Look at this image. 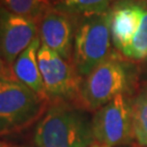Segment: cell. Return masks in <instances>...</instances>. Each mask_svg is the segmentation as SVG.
<instances>
[{"mask_svg": "<svg viewBox=\"0 0 147 147\" xmlns=\"http://www.w3.org/2000/svg\"><path fill=\"white\" fill-rule=\"evenodd\" d=\"M0 147H10V145H9V144H7V143L1 142V141H0Z\"/></svg>", "mask_w": 147, "mask_h": 147, "instance_id": "cell-17", "label": "cell"}, {"mask_svg": "<svg viewBox=\"0 0 147 147\" xmlns=\"http://www.w3.org/2000/svg\"><path fill=\"white\" fill-rule=\"evenodd\" d=\"M0 7H1V0H0Z\"/></svg>", "mask_w": 147, "mask_h": 147, "instance_id": "cell-18", "label": "cell"}, {"mask_svg": "<svg viewBox=\"0 0 147 147\" xmlns=\"http://www.w3.org/2000/svg\"><path fill=\"white\" fill-rule=\"evenodd\" d=\"M94 142L115 147L130 144L134 138L132 124V104L124 94L116 96L102 106L92 119Z\"/></svg>", "mask_w": 147, "mask_h": 147, "instance_id": "cell-6", "label": "cell"}, {"mask_svg": "<svg viewBox=\"0 0 147 147\" xmlns=\"http://www.w3.org/2000/svg\"><path fill=\"white\" fill-rule=\"evenodd\" d=\"M88 147H108V146H106V145H102V144H99V143L94 142L93 144H90Z\"/></svg>", "mask_w": 147, "mask_h": 147, "instance_id": "cell-16", "label": "cell"}, {"mask_svg": "<svg viewBox=\"0 0 147 147\" xmlns=\"http://www.w3.org/2000/svg\"><path fill=\"white\" fill-rule=\"evenodd\" d=\"M49 104L18 80L0 79V135L32 125L42 118Z\"/></svg>", "mask_w": 147, "mask_h": 147, "instance_id": "cell-2", "label": "cell"}, {"mask_svg": "<svg viewBox=\"0 0 147 147\" xmlns=\"http://www.w3.org/2000/svg\"><path fill=\"white\" fill-rule=\"evenodd\" d=\"M38 36V23L0 7V56L11 67Z\"/></svg>", "mask_w": 147, "mask_h": 147, "instance_id": "cell-8", "label": "cell"}, {"mask_svg": "<svg viewBox=\"0 0 147 147\" xmlns=\"http://www.w3.org/2000/svg\"><path fill=\"white\" fill-rule=\"evenodd\" d=\"M55 5L53 0H1V7L14 14L36 21Z\"/></svg>", "mask_w": 147, "mask_h": 147, "instance_id": "cell-11", "label": "cell"}, {"mask_svg": "<svg viewBox=\"0 0 147 147\" xmlns=\"http://www.w3.org/2000/svg\"><path fill=\"white\" fill-rule=\"evenodd\" d=\"M111 40V9L101 14L80 16L72 62L82 78L113 53Z\"/></svg>", "mask_w": 147, "mask_h": 147, "instance_id": "cell-3", "label": "cell"}, {"mask_svg": "<svg viewBox=\"0 0 147 147\" xmlns=\"http://www.w3.org/2000/svg\"><path fill=\"white\" fill-rule=\"evenodd\" d=\"M144 7L132 2L111 9V39L121 53L130 45L142 22Z\"/></svg>", "mask_w": 147, "mask_h": 147, "instance_id": "cell-9", "label": "cell"}, {"mask_svg": "<svg viewBox=\"0 0 147 147\" xmlns=\"http://www.w3.org/2000/svg\"><path fill=\"white\" fill-rule=\"evenodd\" d=\"M37 61L49 100L76 106L83 78L73 62L44 45L37 53Z\"/></svg>", "mask_w": 147, "mask_h": 147, "instance_id": "cell-5", "label": "cell"}, {"mask_svg": "<svg viewBox=\"0 0 147 147\" xmlns=\"http://www.w3.org/2000/svg\"><path fill=\"white\" fill-rule=\"evenodd\" d=\"M36 147H88L94 143L92 122L81 108L50 101L34 131Z\"/></svg>", "mask_w": 147, "mask_h": 147, "instance_id": "cell-1", "label": "cell"}, {"mask_svg": "<svg viewBox=\"0 0 147 147\" xmlns=\"http://www.w3.org/2000/svg\"><path fill=\"white\" fill-rule=\"evenodd\" d=\"M127 87L125 68L116 53H112L82 80L76 107L97 111Z\"/></svg>", "mask_w": 147, "mask_h": 147, "instance_id": "cell-4", "label": "cell"}, {"mask_svg": "<svg viewBox=\"0 0 147 147\" xmlns=\"http://www.w3.org/2000/svg\"><path fill=\"white\" fill-rule=\"evenodd\" d=\"M123 57L131 61H143L147 58V8L144 9L142 22L130 45L122 53Z\"/></svg>", "mask_w": 147, "mask_h": 147, "instance_id": "cell-14", "label": "cell"}, {"mask_svg": "<svg viewBox=\"0 0 147 147\" xmlns=\"http://www.w3.org/2000/svg\"><path fill=\"white\" fill-rule=\"evenodd\" d=\"M55 5L80 16L101 14L110 10L113 0H53Z\"/></svg>", "mask_w": 147, "mask_h": 147, "instance_id": "cell-13", "label": "cell"}, {"mask_svg": "<svg viewBox=\"0 0 147 147\" xmlns=\"http://www.w3.org/2000/svg\"><path fill=\"white\" fill-rule=\"evenodd\" d=\"M3 78H13V76L11 74L10 67L5 62V60L0 56V79H3Z\"/></svg>", "mask_w": 147, "mask_h": 147, "instance_id": "cell-15", "label": "cell"}, {"mask_svg": "<svg viewBox=\"0 0 147 147\" xmlns=\"http://www.w3.org/2000/svg\"><path fill=\"white\" fill-rule=\"evenodd\" d=\"M80 16L53 5L38 22V37L42 45L50 48L62 58L72 61L75 32Z\"/></svg>", "mask_w": 147, "mask_h": 147, "instance_id": "cell-7", "label": "cell"}, {"mask_svg": "<svg viewBox=\"0 0 147 147\" xmlns=\"http://www.w3.org/2000/svg\"><path fill=\"white\" fill-rule=\"evenodd\" d=\"M40 46L42 42L39 37L37 36L31 42V45L23 53H20V56L10 67V70L13 79L18 80L22 84L34 90L42 98L50 101L44 86L42 74L37 61V53Z\"/></svg>", "mask_w": 147, "mask_h": 147, "instance_id": "cell-10", "label": "cell"}, {"mask_svg": "<svg viewBox=\"0 0 147 147\" xmlns=\"http://www.w3.org/2000/svg\"><path fill=\"white\" fill-rule=\"evenodd\" d=\"M132 124L134 140L147 147V84L132 101Z\"/></svg>", "mask_w": 147, "mask_h": 147, "instance_id": "cell-12", "label": "cell"}]
</instances>
